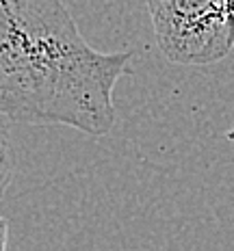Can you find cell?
<instances>
[{
	"label": "cell",
	"instance_id": "1",
	"mask_svg": "<svg viewBox=\"0 0 234 251\" xmlns=\"http://www.w3.org/2000/svg\"><path fill=\"white\" fill-rule=\"evenodd\" d=\"M130 61L91 48L63 0H0V111L11 122L104 137Z\"/></svg>",
	"mask_w": 234,
	"mask_h": 251
},
{
	"label": "cell",
	"instance_id": "3",
	"mask_svg": "<svg viewBox=\"0 0 234 251\" xmlns=\"http://www.w3.org/2000/svg\"><path fill=\"white\" fill-rule=\"evenodd\" d=\"M226 13H228V24H230V39L234 46V0H226Z\"/></svg>",
	"mask_w": 234,
	"mask_h": 251
},
{
	"label": "cell",
	"instance_id": "2",
	"mask_svg": "<svg viewBox=\"0 0 234 251\" xmlns=\"http://www.w3.org/2000/svg\"><path fill=\"white\" fill-rule=\"evenodd\" d=\"M156 44L176 65H212L232 52L226 0H148Z\"/></svg>",
	"mask_w": 234,
	"mask_h": 251
}]
</instances>
